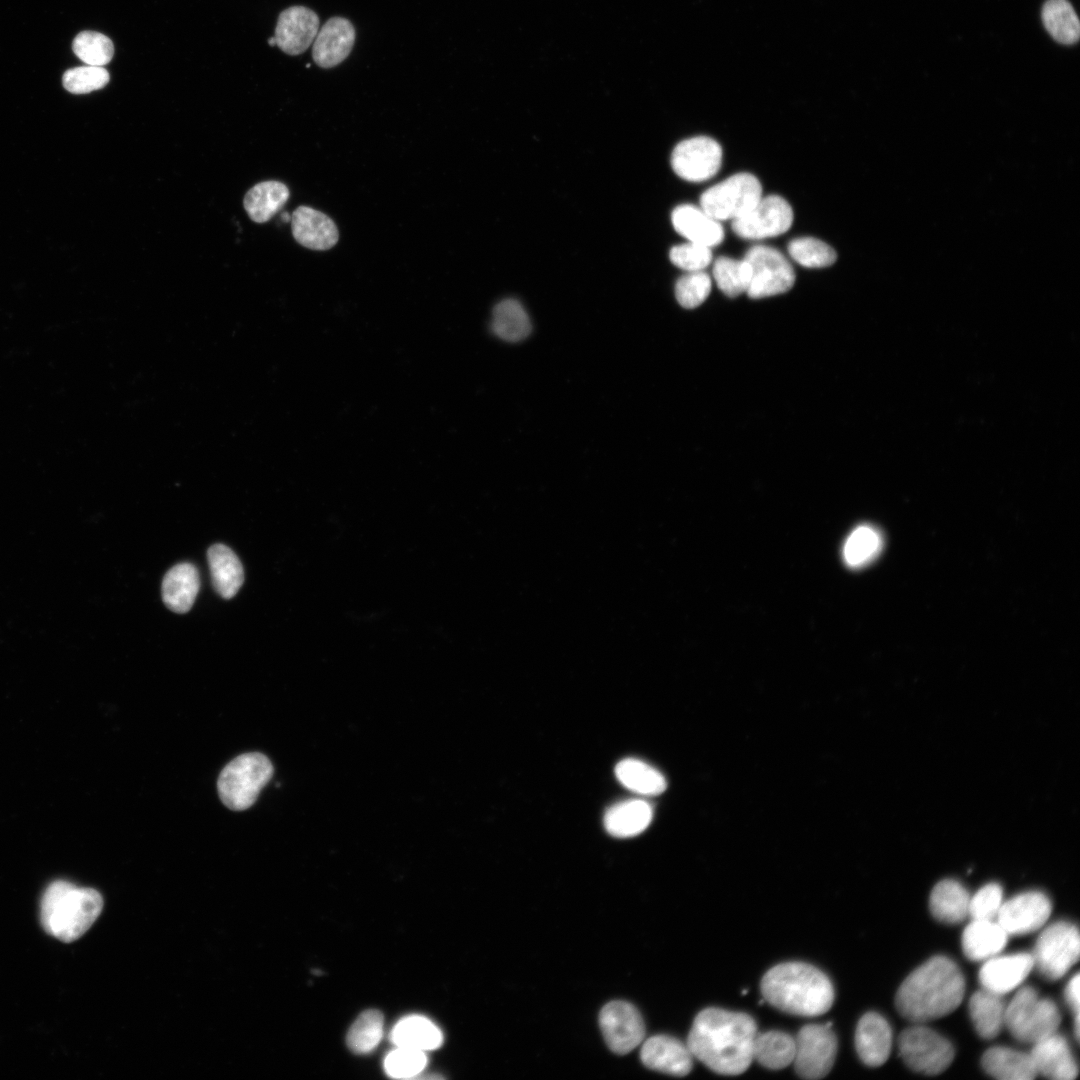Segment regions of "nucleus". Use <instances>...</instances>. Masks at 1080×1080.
<instances>
[{
	"instance_id": "obj_31",
	"label": "nucleus",
	"mask_w": 1080,
	"mask_h": 1080,
	"mask_svg": "<svg viewBox=\"0 0 1080 1080\" xmlns=\"http://www.w3.org/2000/svg\"><path fill=\"white\" fill-rule=\"evenodd\" d=\"M1005 1008L1001 995L983 988L970 997V1018L981 1038L989 1040L998 1036L1004 1026Z\"/></svg>"
},
{
	"instance_id": "obj_20",
	"label": "nucleus",
	"mask_w": 1080,
	"mask_h": 1080,
	"mask_svg": "<svg viewBox=\"0 0 1080 1080\" xmlns=\"http://www.w3.org/2000/svg\"><path fill=\"white\" fill-rule=\"evenodd\" d=\"M1037 1074L1052 1080H1073L1078 1075L1077 1062L1065 1037L1052 1033L1033 1043L1029 1052Z\"/></svg>"
},
{
	"instance_id": "obj_24",
	"label": "nucleus",
	"mask_w": 1080,
	"mask_h": 1080,
	"mask_svg": "<svg viewBox=\"0 0 1080 1080\" xmlns=\"http://www.w3.org/2000/svg\"><path fill=\"white\" fill-rule=\"evenodd\" d=\"M200 588L197 568L191 563H179L164 576L162 598L173 612L186 613L194 604Z\"/></svg>"
},
{
	"instance_id": "obj_9",
	"label": "nucleus",
	"mask_w": 1080,
	"mask_h": 1080,
	"mask_svg": "<svg viewBox=\"0 0 1080 1080\" xmlns=\"http://www.w3.org/2000/svg\"><path fill=\"white\" fill-rule=\"evenodd\" d=\"M762 186L750 173H737L710 187L700 197L701 208L716 220L738 219L761 199Z\"/></svg>"
},
{
	"instance_id": "obj_48",
	"label": "nucleus",
	"mask_w": 1080,
	"mask_h": 1080,
	"mask_svg": "<svg viewBox=\"0 0 1080 1080\" xmlns=\"http://www.w3.org/2000/svg\"><path fill=\"white\" fill-rule=\"evenodd\" d=\"M281 219H282L283 222H288V221L291 220V216L289 215V213L283 212L281 214Z\"/></svg>"
},
{
	"instance_id": "obj_15",
	"label": "nucleus",
	"mask_w": 1080,
	"mask_h": 1080,
	"mask_svg": "<svg viewBox=\"0 0 1080 1080\" xmlns=\"http://www.w3.org/2000/svg\"><path fill=\"white\" fill-rule=\"evenodd\" d=\"M1052 911V903L1040 891L1017 894L1002 903L997 922L1008 935H1025L1041 928Z\"/></svg>"
},
{
	"instance_id": "obj_14",
	"label": "nucleus",
	"mask_w": 1080,
	"mask_h": 1080,
	"mask_svg": "<svg viewBox=\"0 0 1080 1080\" xmlns=\"http://www.w3.org/2000/svg\"><path fill=\"white\" fill-rule=\"evenodd\" d=\"M722 148L714 139L698 136L676 145L671 165L674 172L690 182H702L713 177L720 169Z\"/></svg>"
},
{
	"instance_id": "obj_29",
	"label": "nucleus",
	"mask_w": 1080,
	"mask_h": 1080,
	"mask_svg": "<svg viewBox=\"0 0 1080 1080\" xmlns=\"http://www.w3.org/2000/svg\"><path fill=\"white\" fill-rule=\"evenodd\" d=\"M970 896L965 887L953 879L938 882L931 891L929 908L935 919L957 924L968 916Z\"/></svg>"
},
{
	"instance_id": "obj_19",
	"label": "nucleus",
	"mask_w": 1080,
	"mask_h": 1080,
	"mask_svg": "<svg viewBox=\"0 0 1080 1080\" xmlns=\"http://www.w3.org/2000/svg\"><path fill=\"white\" fill-rule=\"evenodd\" d=\"M640 1057L649 1069L673 1076H685L693 1066V1055L687 1045L669 1035H655L647 1039L642 1045Z\"/></svg>"
},
{
	"instance_id": "obj_12",
	"label": "nucleus",
	"mask_w": 1080,
	"mask_h": 1080,
	"mask_svg": "<svg viewBox=\"0 0 1080 1080\" xmlns=\"http://www.w3.org/2000/svg\"><path fill=\"white\" fill-rule=\"evenodd\" d=\"M793 210L778 195L761 197L742 217L733 220V232L744 239H764L785 233L792 225Z\"/></svg>"
},
{
	"instance_id": "obj_4",
	"label": "nucleus",
	"mask_w": 1080,
	"mask_h": 1080,
	"mask_svg": "<svg viewBox=\"0 0 1080 1080\" xmlns=\"http://www.w3.org/2000/svg\"><path fill=\"white\" fill-rule=\"evenodd\" d=\"M102 909L103 898L97 890L59 880L43 894L41 923L48 934L69 943L88 931Z\"/></svg>"
},
{
	"instance_id": "obj_39",
	"label": "nucleus",
	"mask_w": 1080,
	"mask_h": 1080,
	"mask_svg": "<svg viewBox=\"0 0 1080 1080\" xmlns=\"http://www.w3.org/2000/svg\"><path fill=\"white\" fill-rule=\"evenodd\" d=\"M713 277L718 288L728 297H737L747 291L751 268L746 260L719 257L713 266Z\"/></svg>"
},
{
	"instance_id": "obj_38",
	"label": "nucleus",
	"mask_w": 1080,
	"mask_h": 1080,
	"mask_svg": "<svg viewBox=\"0 0 1080 1080\" xmlns=\"http://www.w3.org/2000/svg\"><path fill=\"white\" fill-rule=\"evenodd\" d=\"M383 1036V1015L377 1010H366L358 1016L348 1030L346 1041L356 1054L371 1052Z\"/></svg>"
},
{
	"instance_id": "obj_22",
	"label": "nucleus",
	"mask_w": 1080,
	"mask_h": 1080,
	"mask_svg": "<svg viewBox=\"0 0 1080 1080\" xmlns=\"http://www.w3.org/2000/svg\"><path fill=\"white\" fill-rule=\"evenodd\" d=\"M291 228L294 239L312 250H328L338 242L339 233L334 221L308 206H299L294 210Z\"/></svg>"
},
{
	"instance_id": "obj_42",
	"label": "nucleus",
	"mask_w": 1080,
	"mask_h": 1080,
	"mask_svg": "<svg viewBox=\"0 0 1080 1080\" xmlns=\"http://www.w3.org/2000/svg\"><path fill=\"white\" fill-rule=\"evenodd\" d=\"M426 1065L427 1056L424 1051L406 1047H396L390 1051L383 1063L385 1073L396 1079L416 1078Z\"/></svg>"
},
{
	"instance_id": "obj_44",
	"label": "nucleus",
	"mask_w": 1080,
	"mask_h": 1080,
	"mask_svg": "<svg viewBox=\"0 0 1080 1080\" xmlns=\"http://www.w3.org/2000/svg\"><path fill=\"white\" fill-rule=\"evenodd\" d=\"M711 291V278L703 271L688 272L678 279L675 285V297L678 303L693 309L702 304Z\"/></svg>"
},
{
	"instance_id": "obj_36",
	"label": "nucleus",
	"mask_w": 1080,
	"mask_h": 1080,
	"mask_svg": "<svg viewBox=\"0 0 1080 1080\" xmlns=\"http://www.w3.org/2000/svg\"><path fill=\"white\" fill-rule=\"evenodd\" d=\"M1042 21L1052 38L1064 45L1076 43L1080 23L1068 0H1047L1042 8Z\"/></svg>"
},
{
	"instance_id": "obj_1",
	"label": "nucleus",
	"mask_w": 1080,
	"mask_h": 1080,
	"mask_svg": "<svg viewBox=\"0 0 1080 1080\" xmlns=\"http://www.w3.org/2000/svg\"><path fill=\"white\" fill-rule=\"evenodd\" d=\"M756 1035L757 1025L748 1014L707 1008L695 1017L687 1047L712 1071L738 1075L752 1062Z\"/></svg>"
},
{
	"instance_id": "obj_30",
	"label": "nucleus",
	"mask_w": 1080,
	"mask_h": 1080,
	"mask_svg": "<svg viewBox=\"0 0 1080 1080\" xmlns=\"http://www.w3.org/2000/svg\"><path fill=\"white\" fill-rule=\"evenodd\" d=\"M390 1041L396 1047L426 1052L442 1045L443 1034L430 1019L421 1015H410L395 1024L390 1032Z\"/></svg>"
},
{
	"instance_id": "obj_26",
	"label": "nucleus",
	"mask_w": 1080,
	"mask_h": 1080,
	"mask_svg": "<svg viewBox=\"0 0 1080 1080\" xmlns=\"http://www.w3.org/2000/svg\"><path fill=\"white\" fill-rule=\"evenodd\" d=\"M653 817L651 805L641 799H630L611 806L604 815V826L618 838L633 837L643 832Z\"/></svg>"
},
{
	"instance_id": "obj_7",
	"label": "nucleus",
	"mask_w": 1080,
	"mask_h": 1080,
	"mask_svg": "<svg viewBox=\"0 0 1080 1080\" xmlns=\"http://www.w3.org/2000/svg\"><path fill=\"white\" fill-rule=\"evenodd\" d=\"M1080 939L1077 927L1058 921L1046 927L1035 943L1033 968L1045 979L1055 981L1078 961Z\"/></svg>"
},
{
	"instance_id": "obj_18",
	"label": "nucleus",
	"mask_w": 1080,
	"mask_h": 1080,
	"mask_svg": "<svg viewBox=\"0 0 1080 1080\" xmlns=\"http://www.w3.org/2000/svg\"><path fill=\"white\" fill-rule=\"evenodd\" d=\"M355 29L346 18L335 16L319 29L313 42L312 56L321 68H332L343 62L355 42Z\"/></svg>"
},
{
	"instance_id": "obj_5",
	"label": "nucleus",
	"mask_w": 1080,
	"mask_h": 1080,
	"mask_svg": "<svg viewBox=\"0 0 1080 1080\" xmlns=\"http://www.w3.org/2000/svg\"><path fill=\"white\" fill-rule=\"evenodd\" d=\"M1061 1023L1058 1006L1039 996L1031 986L1020 988L1005 1008L1004 1026L1023 1043H1035L1057 1032Z\"/></svg>"
},
{
	"instance_id": "obj_23",
	"label": "nucleus",
	"mask_w": 1080,
	"mask_h": 1080,
	"mask_svg": "<svg viewBox=\"0 0 1080 1080\" xmlns=\"http://www.w3.org/2000/svg\"><path fill=\"white\" fill-rule=\"evenodd\" d=\"M671 219L674 229L689 242L711 248L723 241L721 224L701 207L680 205L673 210Z\"/></svg>"
},
{
	"instance_id": "obj_11",
	"label": "nucleus",
	"mask_w": 1080,
	"mask_h": 1080,
	"mask_svg": "<svg viewBox=\"0 0 1080 1080\" xmlns=\"http://www.w3.org/2000/svg\"><path fill=\"white\" fill-rule=\"evenodd\" d=\"M744 260L750 265L751 279L746 291L752 299H761L787 292L795 282V273L788 260L768 246L751 247Z\"/></svg>"
},
{
	"instance_id": "obj_40",
	"label": "nucleus",
	"mask_w": 1080,
	"mask_h": 1080,
	"mask_svg": "<svg viewBox=\"0 0 1080 1080\" xmlns=\"http://www.w3.org/2000/svg\"><path fill=\"white\" fill-rule=\"evenodd\" d=\"M75 55L87 65L104 66L114 55V45L109 37L95 31L80 32L72 44Z\"/></svg>"
},
{
	"instance_id": "obj_32",
	"label": "nucleus",
	"mask_w": 1080,
	"mask_h": 1080,
	"mask_svg": "<svg viewBox=\"0 0 1080 1080\" xmlns=\"http://www.w3.org/2000/svg\"><path fill=\"white\" fill-rule=\"evenodd\" d=\"M288 187L279 181H264L253 186L244 197V208L256 223L269 221L289 199Z\"/></svg>"
},
{
	"instance_id": "obj_47",
	"label": "nucleus",
	"mask_w": 1080,
	"mask_h": 1080,
	"mask_svg": "<svg viewBox=\"0 0 1080 1080\" xmlns=\"http://www.w3.org/2000/svg\"><path fill=\"white\" fill-rule=\"evenodd\" d=\"M1079 985H1080L1079 984V974L1076 973L1069 980V982L1067 983L1066 988H1065L1066 1001H1067L1070 1009L1072 1010V1012H1074V1015H1075L1074 1016V1019H1075L1074 1027H1075L1076 1039H1079V1006H1080Z\"/></svg>"
},
{
	"instance_id": "obj_6",
	"label": "nucleus",
	"mask_w": 1080,
	"mask_h": 1080,
	"mask_svg": "<svg viewBox=\"0 0 1080 1080\" xmlns=\"http://www.w3.org/2000/svg\"><path fill=\"white\" fill-rule=\"evenodd\" d=\"M272 774L273 766L270 760L261 753H244L234 758L223 768L218 778L217 789L221 801L231 810L249 808Z\"/></svg>"
},
{
	"instance_id": "obj_33",
	"label": "nucleus",
	"mask_w": 1080,
	"mask_h": 1080,
	"mask_svg": "<svg viewBox=\"0 0 1080 1080\" xmlns=\"http://www.w3.org/2000/svg\"><path fill=\"white\" fill-rule=\"evenodd\" d=\"M615 774L624 787L640 795H659L667 786L665 777L657 769L634 758L620 761Z\"/></svg>"
},
{
	"instance_id": "obj_3",
	"label": "nucleus",
	"mask_w": 1080,
	"mask_h": 1080,
	"mask_svg": "<svg viewBox=\"0 0 1080 1080\" xmlns=\"http://www.w3.org/2000/svg\"><path fill=\"white\" fill-rule=\"evenodd\" d=\"M761 991L772 1006L797 1016L824 1014L834 1000L829 978L804 962H785L772 967L761 980Z\"/></svg>"
},
{
	"instance_id": "obj_27",
	"label": "nucleus",
	"mask_w": 1080,
	"mask_h": 1080,
	"mask_svg": "<svg viewBox=\"0 0 1080 1080\" xmlns=\"http://www.w3.org/2000/svg\"><path fill=\"white\" fill-rule=\"evenodd\" d=\"M981 1065L990 1076L1001 1080H1032L1038 1074L1029 1053L995 1046L982 1056Z\"/></svg>"
},
{
	"instance_id": "obj_13",
	"label": "nucleus",
	"mask_w": 1080,
	"mask_h": 1080,
	"mask_svg": "<svg viewBox=\"0 0 1080 1080\" xmlns=\"http://www.w3.org/2000/svg\"><path fill=\"white\" fill-rule=\"evenodd\" d=\"M599 1025L608 1047L624 1055L644 1039L645 1025L639 1011L625 1001L607 1003L599 1015Z\"/></svg>"
},
{
	"instance_id": "obj_17",
	"label": "nucleus",
	"mask_w": 1080,
	"mask_h": 1080,
	"mask_svg": "<svg viewBox=\"0 0 1080 1080\" xmlns=\"http://www.w3.org/2000/svg\"><path fill=\"white\" fill-rule=\"evenodd\" d=\"M1033 966V957L1030 953L995 955L985 960L978 977L983 989L1002 996L1018 987L1027 978Z\"/></svg>"
},
{
	"instance_id": "obj_21",
	"label": "nucleus",
	"mask_w": 1080,
	"mask_h": 1080,
	"mask_svg": "<svg viewBox=\"0 0 1080 1080\" xmlns=\"http://www.w3.org/2000/svg\"><path fill=\"white\" fill-rule=\"evenodd\" d=\"M855 1047L865 1065H883L892 1047V1030L887 1020L876 1012L864 1014L857 1024Z\"/></svg>"
},
{
	"instance_id": "obj_43",
	"label": "nucleus",
	"mask_w": 1080,
	"mask_h": 1080,
	"mask_svg": "<svg viewBox=\"0 0 1080 1080\" xmlns=\"http://www.w3.org/2000/svg\"><path fill=\"white\" fill-rule=\"evenodd\" d=\"M110 80L102 66H80L67 70L63 75L64 88L73 94H86L105 87Z\"/></svg>"
},
{
	"instance_id": "obj_28",
	"label": "nucleus",
	"mask_w": 1080,
	"mask_h": 1080,
	"mask_svg": "<svg viewBox=\"0 0 1080 1080\" xmlns=\"http://www.w3.org/2000/svg\"><path fill=\"white\" fill-rule=\"evenodd\" d=\"M213 586L224 599L235 596L244 582V571L237 555L224 544H214L207 552Z\"/></svg>"
},
{
	"instance_id": "obj_8",
	"label": "nucleus",
	"mask_w": 1080,
	"mask_h": 1080,
	"mask_svg": "<svg viewBox=\"0 0 1080 1080\" xmlns=\"http://www.w3.org/2000/svg\"><path fill=\"white\" fill-rule=\"evenodd\" d=\"M899 1055L911 1070L924 1075L944 1072L954 1059L952 1044L931 1028L915 1025L898 1037Z\"/></svg>"
},
{
	"instance_id": "obj_25",
	"label": "nucleus",
	"mask_w": 1080,
	"mask_h": 1080,
	"mask_svg": "<svg viewBox=\"0 0 1080 1080\" xmlns=\"http://www.w3.org/2000/svg\"><path fill=\"white\" fill-rule=\"evenodd\" d=\"M1008 934L993 920H973L962 934V950L971 961H983L997 955L1006 945Z\"/></svg>"
},
{
	"instance_id": "obj_2",
	"label": "nucleus",
	"mask_w": 1080,
	"mask_h": 1080,
	"mask_svg": "<svg viewBox=\"0 0 1080 1080\" xmlns=\"http://www.w3.org/2000/svg\"><path fill=\"white\" fill-rule=\"evenodd\" d=\"M965 994V979L958 965L946 956L930 958L913 970L899 986L895 1005L905 1019L923 1023L953 1012Z\"/></svg>"
},
{
	"instance_id": "obj_35",
	"label": "nucleus",
	"mask_w": 1080,
	"mask_h": 1080,
	"mask_svg": "<svg viewBox=\"0 0 1080 1080\" xmlns=\"http://www.w3.org/2000/svg\"><path fill=\"white\" fill-rule=\"evenodd\" d=\"M883 545V536L877 528L867 524L857 526L844 542L843 560L850 568L865 567L878 557Z\"/></svg>"
},
{
	"instance_id": "obj_16",
	"label": "nucleus",
	"mask_w": 1080,
	"mask_h": 1080,
	"mask_svg": "<svg viewBox=\"0 0 1080 1080\" xmlns=\"http://www.w3.org/2000/svg\"><path fill=\"white\" fill-rule=\"evenodd\" d=\"M317 14L304 6L283 10L275 28L276 46L289 55H299L314 42L319 31Z\"/></svg>"
},
{
	"instance_id": "obj_45",
	"label": "nucleus",
	"mask_w": 1080,
	"mask_h": 1080,
	"mask_svg": "<svg viewBox=\"0 0 1080 1080\" xmlns=\"http://www.w3.org/2000/svg\"><path fill=\"white\" fill-rule=\"evenodd\" d=\"M1003 903V889L997 883H988L970 897L968 915L973 920H992Z\"/></svg>"
},
{
	"instance_id": "obj_46",
	"label": "nucleus",
	"mask_w": 1080,
	"mask_h": 1080,
	"mask_svg": "<svg viewBox=\"0 0 1080 1080\" xmlns=\"http://www.w3.org/2000/svg\"><path fill=\"white\" fill-rule=\"evenodd\" d=\"M669 256L674 265L687 272L703 271L712 261L711 249L694 242L672 247Z\"/></svg>"
},
{
	"instance_id": "obj_34",
	"label": "nucleus",
	"mask_w": 1080,
	"mask_h": 1080,
	"mask_svg": "<svg viewBox=\"0 0 1080 1080\" xmlns=\"http://www.w3.org/2000/svg\"><path fill=\"white\" fill-rule=\"evenodd\" d=\"M795 1039L788 1033L772 1030L756 1035L753 1059L762 1066L777 1070L793 1063Z\"/></svg>"
},
{
	"instance_id": "obj_41",
	"label": "nucleus",
	"mask_w": 1080,
	"mask_h": 1080,
	"mask_svg": "<svg viewBox=\"0 0 1080 1080\" xmlns=\"http://www.w3.org/2000/svg\"><path fill=\"white\" fill-rule=\"evenodd\" d=\"M788 252L797 263L808 268L827 267L837 259V254L831 246L812 237L791 240L788 244Z\"/></svg>"
},
{
	"instance_id": "obj_10",
	"label": "nucleus",
	"mask_w": 1080,
	"mask_h": 1080,
	"mask_svg": "<svg viewBox=\"0 0 1080 1080\" xmlns=\"http://www.w3.org/2000/svg\"><path fill=\"white\" fill-rule=\"evenodd\" d=\"M837 1047V1037L830 1025L803 1026L795 1038L796 1073L805 1079L823 1078L833 1067Z\"/></svg>"
},
{
	"instance_id": "obj_49",
	"label": "nucleus",
	"mask_w": 1080,
	"mask_h": 1080,
	"mask_svg": "<svg viewBox=\"0 0 1080 1080\" xmlns=\"http://www.w3.org/2000/svg\"><path fill=\"white\" fill-rule=\"evenodd\" d=\"M268 44H269L270 46H276V40H275V37H274V36H273V37H270V38L268 39Z\"/></svg>"
},
{
	"instance_id": "obj_37",
	"label": "nucleus",
	"mask_w": 1080,
	"mask_h": 1080,
	"mask_svg": "<svg viewBox=\"0 0 1080 1080\" xmlns=\"http://www.w3.org/2000/svg\"><path fill=\"white\" fill-rule=\"evenodd\" d=\"M491 328L499 338L508 342H518L530 334L531 323L525 309L518 301L505 299L494 307Z\"/></svg>"
}]
</instances>
